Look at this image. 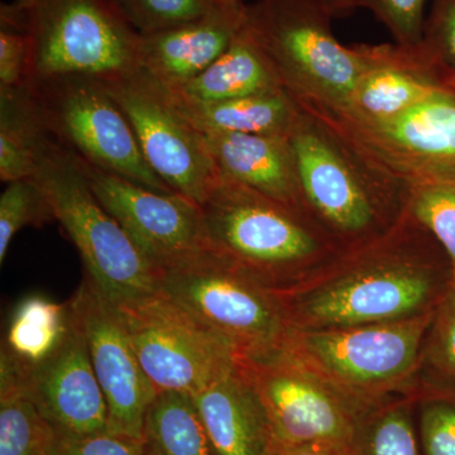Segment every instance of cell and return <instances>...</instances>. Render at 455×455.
<instances>
[{"instance_id":"13","label":"cell","mask_w":455,"mask_h":455,"mask_svg":"<svg viewBox=\"0 0 455 455\" xmlns=\"http://www.w3.org/2000/svg\"><path fill=\"white\" fill-rule=\"evenodd\" d=\"M103 83L156 175L173 193L202 205L220 171L202 132L181 113L169 90L140 68Z\"/></svg>"},{"instance_id":"28","label":"cell","mask_w":455,"mask_h":455,"mask_svg":"<svg viewBox=\"0 0 455 455\" xmlns=\"http://www.w3.org/2000/svg\"><path fill=\"white\" fill-rule=\"evenodd\" d=\"M56 221L52 204L35 178L8 182L0 196V263H4L14 236L26 227Z\"/></svg>"},{"instance_id":"22","label":"cell","mask_w":455,"mask_h":455,"mask_svg":"<svg viewBox=\"0 0 455 455\" xmlns=\"http://www.w3.org/2000/svg\"><path fill=\"white\" fill-rule=\"evenodd\" d=\"M28 85L0 88V180L33 178L57 145Z\"/></svg>"},{"instance_id":"16","label":"cell","mask_w":455,"mask_h":455,"mask_svg":"<svg viewBox=\"0 0 455 455\" xmlns=\"http://www.w3.org/2000/svg\"><path fill=\"white\" fill-rule=\"evenodd\" d=\"M25 391L53 433L82 436L109 431L106 398L74 316L62 346L26 374Z\"/></svg>"},{"instance_id":"26","label":"cell","mask_w":455,"mask_h":455,"mask_svg":"<svg viewBox=\"0 0 455 455\" xmlns=\"http://www.w3.org/2000/svg\"><path fill=\"white\" fill-rule=\"evenodd\" d=\"M348 455H423L412 403L385 401L362 416Z\"/></svg>"},{"instance_id":"8","label":"cell","mask_w":455,"mask_h":455,"mask_svg":"<svg viewBox=\"0 0 455 455\" xmlns=\"http://www.w3.org/2000/svg\"><path fill=\"white\" fill-rule=\"evenodd\" d=\"M50 197L57 223L79 251L86 277L122 305L158 291L157 274L92 193L79 161L60 143L33 176Z\"/></svg>"},{"instance_id":"2","label":"cell","mask_w":455,"mask_h":455,"mask_svg":"<svg viewBox=\"0 0 455 455\" xmlns=\"http://www.w3.org/2000/svg\"><path fill=\"white\" fill-rule=\"evenodd\" d=\"M287 139L305 209L341 252L385 235L405 214L410 188L368 163L324 119L300 107Z\"/></svg>"},{"instance_id":"35","label":"cell","mask_w":455,"mask_h":455,"mask_svg":"<svg viewBox=\"0 0 455 455\" xmlns=\"http://www.w3.org/2000/svg\"><path fill=\"white\" fill-rule=\"evenodd\" d=\"M49 455H143V444L110 431L82 436L53 433Z\"/></svg>"},{"instance_id":"7","label":"cell","mask_w":455,"mask_h":455,"mask_svg":"<svg viewBox=\"0 0 455 455\" xmlns=\"http://www.w3.org/2000/svg\"><path fill=\"white\" fill-rule=\"evenodd\" d=\"M158 291L226 337L241 355L283 346L289 316L280 292L205 247L157 274Z\"/></svg>"},{"instance_id":"4","label":"cell","mask_w":455,"mask_h":455,"mask_svg":"<svg viewBox=\"0 0 455 455\" xmlns=\"http://www.w3.org/2000/svg\"><path fill=\"white\" fill-rule=\"evenodd\" d=\"M322 0H254L244 31L271 62L283 88L305 110L340 116L367 65L363 44L346 46Z\"/></svg>"},{"instance_id":"14","label":"cell","mask_w":455,"mask_h":455,"mask_svg":"<svg viewBox=\"0 0 455 455\" xmlns=\"http://www.w3.org/2000/svg\"><path fill=\"white\" fill-rule=\"evenodd\" d=\"M77 161L92 193L156 274L206 247L199 204Z\"/></svg>"},{"instance_id":"24","label":"cell","mask_w":455,"mask_h":455,"mask_svg":"<svg viewBox=\"0 0 455 455\" xmlns=\"http://www.w3.org/2000/svg\"><path fill=\"white\" fill-rule=\"evenodd\" d=\"M73 329L70 302L59 304L46 296H27L9 319L2 355L23 373L40 366L64 343Z\"/></svg>"},{"instance_id":"9","label":"cell","mask_w":455,"mask_h":455,"mask_svg":"<svg viewBox=\"0 0 455 455\" xmlns=\"http://www.w3.org/2000/svg\"><path fill=\"white\" fill-rule=\"evenodd\" d=\"M239 364L265 406L275 445H323L348 454L358 421L370 407L283 347L241 355Z\"/></svg>"},{"instance_id":"15","label":"cell","mask_w":455,"mask_h":455,"mask_svg":"<svg viewBox=\"0 0 455 455\" xmlns=\"http://www.w3.org/2000/svg\"><path fill=\"white\" fill-rule=\"evenodd\" d=\"M68 302L106 398L110 433L142 440L157 392L140 366L118 307L88 277Z\"/></svg>"},{"instance_id":"19","label":"cell","mask_w":455,"mask_h":455,"mask_svg":"<svg viewBox=\"0 0 455 455\" xmlns=\"http://www.w3.org/2000/svg\"><path fill=\"white\" fill-rule=\"evenodd\" d=\"M194 397L218 455H271L267 412L241 364Z\"/></svg>"},{"instance_id":"17","label":"cell","mask_w":455,"mask_h":455,"mask_svg":"<svg viewBox=\"0 0 455 455\" xmlns=\"http://www.w3.org/2000/svg\"><path fill=\"white\" fill-rule=\"evenodd\" d=\"M363 50L367 65L350 98L348 109L340 116L322 118L383 121L448 86V71L427 55L421 44L414 47L363 44Z\"/></svg>"},{"instance_id":"1","label":"cell","mask_w":455,"mask_h":455,"mask_svg":"<svg viewBox=\"0 0 455 455\" xmlns=\"http://www.w3.org/2000/svg\"><path fill=\"white\" fill-rule=\"evenodd\" d=\"M451 284L447 254L406 208L385 235L277 290L292 328L322 329L423 315Z\"/></svg>"},{"instance_id":"25","label":"cell","mask_w":455,"mask_h":455,"mask_svg":"<svg viewBox=\"0 0 455 455\" xmlns=\"http://www.w3.org/2000/svg\"><path fill=\"white\" fill-rule=\"evenodd\" d=\"M143 455H218L194 397L180 392L156 395L145 420Z\"/></svg>"},{"instance_id":"11","label":"cell","mask_w":455,"mask_h":455,"mask_svg":"<svg viewBox=\"0 0 455 455\" xmlns=\"http://www.w3.org/2000/svg\"><path fill=\"white\" fill-rule=\"evenodd\" d=\"M51 133L84 163L163 193H173L148 166L121 108L106 84L62 76L27 84Z\"/></svg>"},{"instance_id":"31","label":"cell","mask_w":455,"mask_h":455,"mask_svg":"<svg viewBox=\"0 0 455 455\" xmlns=\"http://www.w3.org/2000/svg\"><path fill=\"white\" fill-rule=\"evenodd\" d=\"M140 35L181 25L209 13L220 5L212 0H113Z\"/></svg>"},{"instance_id":"36","label":"cell","mask_w":455,"mask_h":455,"mask_svg":"<svg viewBox=\"0 0 455 455\" xmlns=\"http://www.w3.org/2000/svg\"><path fill=\"white\" fill-rule=\"evenodd\" d=\"M29 42L22 27L0 28V88L26 85L28 77Z\"/></svg>"},{"instance_id":"21","label":"cell","mask_w":455,"mask_h":455,"mask_svg":"<svg viewBox=\"0 0 455 455\" xmlns=\"http://www.w3.org/2000/svg\"><path fill=\"white\" fill-rule=\"evenodd\" d=\"M166 89L188 103H218L283 88L271 62L243 26L229 49L206 70L190 82Z\"/></svg>"},{"instance_id":"23","label":"cell","mask_w":455,"mask_h":455,"mask_svg":"<svg viewBox=\"0 0 455 455\" xmlns=\"http://www.w3.org/2000/svg\"><path fill=\"white\" fill-rule=\"evenodd\" d=\"M171 97L203 133L287 136L300 112L295 99L284 89L218 103H188Z\"/></svg>"},{"instance_id":"12","label":"cell","mask_w":455,"mask_h":455,"mask_svg":"<svg viewBox=\"0 0 455 455\" xmlns=\"http://www.w3.org/2000/svg\"><path fill=\"white\" fill-rule=\"evenodd\" d=\"M322 119L368 163L406 188L455 181V89L451 86L383 121Z\"/></svg>"},{"instance_id":"18","label":"cell","mask_w":455,"mask_h":455,"mask_svg":"<svg viewBox=\"0 0 455 455\" xmlns=\"http://www.w3.org/2000/svg\"><path fill=\"white\" fill-rule=\"evenodd\" d=\"M244 20L245 8L217 7L181 25L140 35V68L169 89L190 82L229 49Z\"/></svg>"},{"instance_id":"38","label":"cell","mask_w":455,"mask_h":455,"mask_svg":"<svg viewBox=\"0 0 455 455\" xmlns=\"http://www.w3.org/2000/svg\"><path fill=\"white\" fill-rule=\"evenodd\" d=\"M335 17L348 16L359 8V0H322Z\"/></svg>"},{"instance_id":"34","label":"cell","mask_w":455,"mask_h":455,"mask_svg":"<svg viewBox=\"0 0 455 455\" xmlns=\"http://www.w3.org/2000/svg\"><path fill=\"white\" fill-rule=\"evenodd\" d=\"M421 44L443 70L455 73V0L434 2Z\"/></svg>"},{"instance_id":"10","label":"cell","mask_w":455,"mask_h":455,"mask_svg":"<svg viewBox=\"0 0 455 455\" xmlns=\"http://www.w3.org/2000/svg\"><path fill=\"white\" fill-rule=\"evenodd\" d=\"M116 307L140 366L157 394L196 396L238 366L241 352L232 341L163 292Z\"/></svg>"},{"instance_id":"39","label":"cell","mask_w":455,"mask_h":455,"mask_svg":"<svg viewBox=\"0 0 455 455\" xmlns=\"http://www.w3.org/2000/svg\"><path fill=\"white\" fill-rule=\"evenodd\" d=\"M212 2L221 8L236 9V11H241V9H244L245 5H247L243 0H212Z\"/></svg>"},{"instance_id":"33","label":"cell","mask_w":455,"mask_h":455,"mask_svg":"<svg viewBox=\"0 0 455 455\" xmlns=\"http://www.w3.org/2000/svg\"><path fill=\"white\" fill-rule=\"evenodd\" d=\"M427 0H359L390 31L395 44L414 47L423 42Z\"/></svg>"},{"instance_id":"3","label":"cell","mask_w":455,"mask_h":455,"mask_svg":"<svg viewBox=\"0 0 455 455\" xmlns=\"http://www.w3.org/2000/svg\"><path fill=\"white\" fill-rule=\"evenodd\" d=\"M200 206L206 247L275 289L304 280L341 253L307 212L220 173Z\"/></svg>"},{"instance_id":"41","label":"cell","mask_w":455,"mask_h":455,"mask_svg":"<svg viewBox=\"0 0 455 455\" xmlns=\"http://www.w3.org/2000/svg\"><path fill=\"white\" fill-rule=\"evenodd\" d=\"M27 0H16V3H25Z\"/></svg>"},{"instance_id":"40","label":"cell","mask_w":455,"mask_h":455,"mask_svg":"<svg viewBox=\"0 0 455 455\" xmlns=\"http://www.w3.org/2000/svg\"><path fill=\"white\" fill-rule=\"evenodd\" d=\"M445 83H447V85L451 86V88L455 89V73H449Z\"/></svg>"},{"instance_id":"5","label":"cell","mask_w":455,"mask_h":455,"mask_svg":"<svg viewBox=\"0 0 455 455\" xmlns=\"http://www.w3.org/2000/svg\"><path fill=\"white\" fill-rule=\"evenodd\" d=\"M3 22L29 42L27 84L62 76L100 82L140 68V35L113 0H27L2 7Z\"/></svg>"},{"instance_id":"29","label":"cell","mask_w":455,"mask_h":455,"mask_svg":"<svg viewBox=\"0 0 455 455\" xmlns=\"http://www.w3.org/2000/svg\"><path fill=\"white\" fill-rule=\"evenodd\" d=\"M407 212L435 238L447 254L455 286V181L410 188Z\"/></svg>"},{"instance_id":"27","label":"cell","mask_w":455,"mask_h":455,"mask_svg":"<svg viewBox=\"0 0 455 455\" xmlns=\"http://www.w3.org/2000/svg\"><path fill=\"white\" fill-rule=\"evenodd\" d=\"M52 436L26 392L0 394V455H49Z\"/></svg>"},{"instance_id":"30","label":"cell","mask_w":455,"mask_h":455,"mask_svg":"<svg viewBox=\"0 0 455 455\" xmlns=\"http://www.w3.org/2000/svg\"><path fill=\"white\" fill-rule=\"evenodd\" d=\"M430 387L455 392V286L440 300L425 340L423 362Z\"/></svg>"},{"instance_id":"32","label":"cell","mask_w":455,"mask_h":455,"mask_svg":"<svg viewBox=\"0 0 455 455\" xmlns=\"http://www.w3.org/2000/svg\"><path fill=\"white\" fill-rule=\"evenodd\" d=\"M423 455H455V392L427 387L419 405Z\"/></svg>"},{"instance_id":"37","label":"cell","mask_w":455,"mask_h":455,"mask_svg":"<svg viewBox=\"0 0 455 455\" xmlns=\"http://www.w3.org/2000/svg\"><path fill=\"white\" fill-rule=\"evenodd\" d=\"M271 455H348L338 449L323 445H275Z\"/></svg>"},{"instance_id":"20","label":"cell","mask_w":455,"mask_h":455,"mask_svg":"<svg viewBox=\"0 0 455 455\" xmlns=\"http://www.w3.org/2000/svg\"><path fill=\"white\" fill-rule=\"evenodd\" d=\"M203 136L220 175L307 214L287 136L211 132Z\"/></svg>"},{"instance_id":"6","label":"cell","mask_w":455,"mask_h":455,"mask_svg":"<svg viewBox=\"0 0 455 455\" xmlns=\"http://www.w3.org/2000/svg\"><path fill=\"white\" fill-rule=\"evenodd\" d=\"M435 310L423 315L344 328L290 329L283 348L366 407L403 391L423 362Z\"/></svg>"}]
</instances>
